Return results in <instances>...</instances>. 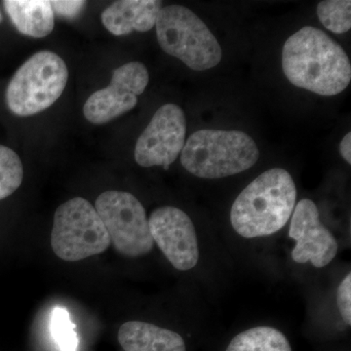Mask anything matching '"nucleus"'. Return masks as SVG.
Returning a JSON list of instances; mask_svg holds the SVG:
<instances>
[{"label":"nucleus","mask_w":351,"mask_h":351,"mask_svg":"<svg viewBox=\"0 0 351 351\" xmlns=\"http://www.w3.org/2000/svg\"><path fill=\"white\" fill-rule=\"evenodd\" d=\"M75 324L69 319L68 311L62 307H57L52 313L51 332L61 351H76L78 338L75 331Z\"/></svg>","instance_id":"obj_18"},{"label":"nucleus","mask_w":351,"mask_h":351,"mask_svg":"<svg viewBox=\"0 0 351 351\" xmlns=\"http://www.w3.org/2000/svg\"><path fill=\"white\" fill-rule=\"evenodd\" d=\"M1 21H2V15H1V12H0V23H1Z\"/></svg>","instance_id":"obj_22"},{"label":"nucleus","mask_w":351,"mask_h":351,"mask_svg":"<svg viewBox=\"0 0 351 351\" xmlns=\"http://www.w3.org/2000/svg\"><path fill=\"white\" fill-rule=\"evenodd\" d=\"M186 134L184 110L175 104H166L157 110L138 137L135 147L136 162L142 167L163 166L164 169H168L181 154Z\"/></svg>","instance_id":"obj_8"},{"label":"nucleus","mask_w":351,"mask_h":351,"mask_svg":"<svg viewBox=\"0 0 351 351\" xmlns=\"http://www.w3.org/2000/svg\"><path fill=\"white\" fill-rule=\"evenodd\" d=\"M226 351H292L287 338L276 328H252L232 339Z\"/></svg>","instance_id":"obj_15"},{"label":"nucleus","mask_w":351,"mask_h":351,"mask_svg":"<svg viewBox=\"0 0 351 351\" xmlns=\"http://www.w3.org/2000/svg\"><path fill=\"white\" fill-rule=\"evenodd\" d=\"M289 237L297 242L292 251L295 263L311 262L321 269L329 265L338 253V242L321 223L319 211L313 200L302 199L294 208Z\"/></svg>","instance_id":"obj_11"},{"label":"nucleus","mask_w":351,"mask_h":351,"mask_svg":"<svg viewBox=\"0 0 351 351\" xmlns=\"http://www.w3.org/2000/svg\"><path fill=\"white\" fill-rule=\"evenodd\" d=\"M295 199L297 189L287 171L281 168L265 171L233 203L232 228L245 239L274 234L288 223Z\"/></svg>","instance_id":"obj_2"},{"label":"nucleus","mask_w":351,"mask_h":351,"mask_svg":"<svg viewBox=\"0 0 351 351\" xmlns=\"http://www.w3.org/2000/svg\"><path fill=\"white\" fill-rule=\"evenodd\" d=\"M54 14L62 17L68 18V19H73L77 17L83 8L85 7L86 2L85 1H50Z\"/></svg>","instance_id":"obj_20"},{"label":"nucleus","mask_w":351,"mask_h":351,"mask_svg":"<svg viewBox=\"0 0 351 351\" xmlns=\"http://www.w3.org/2000/svg\"><path fill=\"white\" fill-rule=\"evenodd\" d=\"M110 245L107 230L89 201L75 197L57 208L51 234L57 257L77 262L104 253Z\"/></svg>","instance_id":"obj_6"},{"label":"nucleus","mask_w":351,"mask_h":351,"mask_svg":"<svg viewBox=\"0 0 351 351\" xmlns=\"http://www.w3.org/2000/svg\"><path fill=\"white\" fill-rule=\"evenodd\" d=\"M24 178V168L19 156L13 149L0 145V200L13 195Z\"/></svg>","instance_id":"obj_16"},{"label":"nucleus","mask_w":351,"mask_h":351,"mask_svg":"<svg viewBox=\"0 0 351 351\" xmlns=\"http://www.w3.org/2000/svg\"><path fill=\"white\" fill-rule=\"evenodd\" d=\"M161 9L162 2L157 0H121L103 11L101 23L117 36L149 32L156 25Z\"/></svg>","instance_id":"obj_12"},{"label":"nucleus","mask_w":351,"mask_h":351,"mask_svg":"<svg viewBox=\"0 0 351 351\" xmlns=\"http://www.w3.org/2000/svg\"><path fill=\"white\" fill-rule=\"evenodd\" d=\"M351 133L348 132V134L341 140L339 144V152L341 156L345 159L346 162L351 164Z\"/></svg>","instance_id":"obj_21"},{"label":"nucleus","mask_w":351,"mask_h":351,"mask_svg":"<svg viewBox=\"0 0 351 351\" xmlns=\"http://www.w3.org/2000/svg\"><path fill=\"white\" fill-rule=\"evenodd\" d=\"M258 157L257 145L244 132L203 129L186 141L181 163L195 177L221 179L250 169Z\"/></svg>","instance_id":"obj_3"},{"label":"nucleus","mask_w":351,"mask_h":351,"mask_svg":"<svg viewBox=\"0 0 351 351\" xmlns=\"http://www.w3.org/2000/svg\"><path fill=\"white\" fill-rule=\"evenodd\" d=\"M95 209L103 221L110 243L121 255L143 257L154 248L145 210L131 193L110 191L101 193Z\"/></svg>","instance_id":"obj_7"},{"label":"nucleus","mask_w":351,"mask_h":351,"mask_svg":"<svg viewBox=\"0 0 351 351\" xmlns=\"http://www.w3.org/2000/svg\"><path fill=\"white\" fill-rule=\"evenodd\" d=\"M119 341L125 351H186L178 332L142 321H129L119 328Z\"/></svg>","instance_id":"obj_13"},{"label":"nucleus","mask_w":351,"mask_h":351,"mask_svg":"<svg viewBox=\"0 0 351 351\" xmlns=\"http://www.w3.org/2000/svg\"><path fill=\"white\" fill-rule=\"evenodd\" d=\"M3 6L17 31L24 36L45 38L54 29L55 15L50 1L6 0Z\"/></svg>","instance_id":"obj_14"},{"label":"nucleus","mask_w":351,"mask_h":351,"mask_svg":"<svg viewBox=\"0 0 351 351\" xmlns=\"http://www.w3.org/2000/svg\"><path fill=\"white\" fill-rule=\"evenodd\" d=\"M282 68L293 85L321 96L341 93L351 80V64L346 51L313 27H302L286 40Z\"/></svg>","instance_id":"obj_1"},{"label":"nucleus","mask_w":351,"mask_h":351,"mask_svg":"<svg viewBox=\"0 0 351 351\" xmlns=\"http://www.w3.org/2000/svg\"><path fill=\"white\" fill-rule=\"evenodd\" d=\"M149 82L145 64L130 62L115 69L108 87L87 99L83 114L96 125L108 123L137 106L138 96L144 93Z\"/></svg>","instance_id":"obj_9"},{"label":"nucleus","mask_w":351,"mask_h":351,"mask_svg":"<svg viewBox=\"0 0 351 351\" xmlns=\"http://www.w3.org/2000/svg\"><path fill=\"white\" fill-rule=\"evenodd\" d=\"M154 242L176 269H193L199 260L197 235L191 218L179 208H157L149 219Z\"/></svg>","instance_id":"obj_10"},{"label":"nucleus","mask_w":351,"mask_h":351,"mask_svg":"<svg viewBox=\"0 0 351 351\" xmlns=\"http://www.w3.org/2000/svg\"><path fill=\"white\" fill-rule=\"evenodd\" d=\"M68 80V66L59 55L51 51L36 53L11 78L7 107L18 117L38 114L62 96Z\"/></svg>","instance_id":"obj_5"},{"label":"nucleus","mask_w":351,"mask_h":351,"mask_svg":"<svg viewBox=\"0 0 351 351\" xmlns=\"http://www.w3.org/2000/svg\"><path fill=\"white\" fill-rule=\"evenodd\" d=\"M156 27L157 40L164 52L181 60L193 71L213 69L223 58L214 34L186 7H164L157 16Z\"/></svg>","instance_id":"obj_4"},{"label":"nucleus","mask_w":351,"mask_h":351,"mask_svg":"<svg viewBox=\"0 0 351 351\" xmlns=\"http://www.w3.org/2000/svg\"><path fill=\"white\" fill-rule=\"evenodd\" d=\"M321 24L334 34H346L351 29V1L350 0H325L317 6Z\"/></svg>","instance_id":"obj_17"},{"label":"nucleus","mask_w":351,"mask_h":351,"mask_svg":"<svg viewBox=\"0 0 351 351\" xmlns=\"http://www.w3.org/2000/svg\"><path fill=\"white\" fill-rule=\"evenodd\" d=\"M337 302L341 317L348 325L351 324V274H348L338 288Z\"/></svg>","instance_id":"obj_19"}]
</instances>
